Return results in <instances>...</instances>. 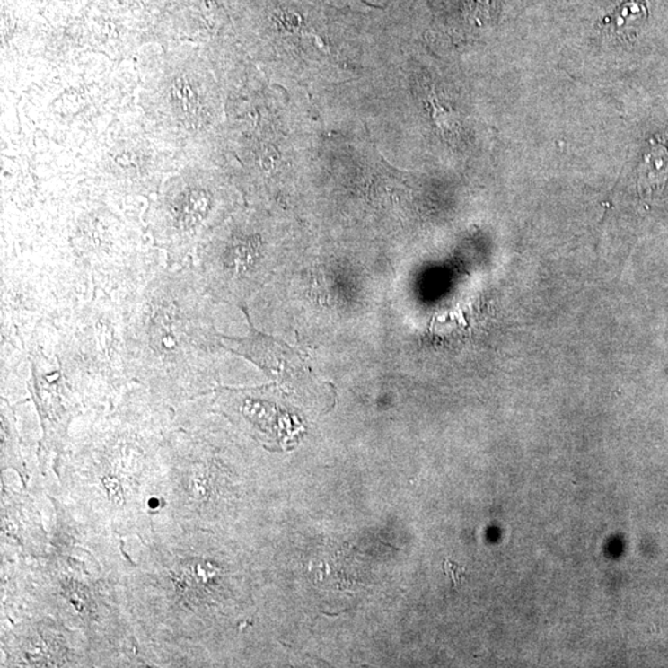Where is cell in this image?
<instances>
[{
  "label": "cell",
  "instance_id": "6da1fadb",
  "mask_svg": "<svg viewBox=\"0 0 668 668\" xmlns=\"http://www.w3.org/2000/svg\"><path fill=\"white\" fill-rule=\"evenodd\" d=\"M208 294L191 263L157 268L126 311L129 379L172 401L192 398L215 384V358L225 349L212 319Z\"/></svg>",
  "mask_w": 668,
  "mask_h": 668
},
{
  "label": "cell",
  "instance_id": "7a4b0ae2",
  "mask_svg": "<svg viewBox=\"0 0 668 668\" xmlns=\"http://www.w3.org/2000/svg\"><path fill=\"white\" fill-rule=\"evenodd\" d=\"M126 311L110 297H97L62 314L56 356L71 386L118 384L127 372Z\"/></svg>",
  "mask_w": 668,
  "mask_h": 668
},
{
  "label": "cell",
  "instance_id": "3957f363",
  "mask_svg": "<svg viewBox=\"0 0 668 668\" xmlns=\"http://www.w3.org/2000/svg\"><path fill=\"white\" fill-rule=\"evenodd\" d=\"M219 192L205 172L182 170L163 186L147 215L156 247L167 268H179L207 239L218 217Z\"/></svg>",
  "mask_w": 668,
  "mask_h": 668
},
{
  "label": "cell",
  "instance_id": "277c9868",
  "mask_svg": "<svg viewBox=\"0 0 668 668\" xmlns=\"http://www.w3.org/2000/svg\"><path fill=\"white\" fill-rule=\"evenodd\" d=\"M2 332L19 334L38 326L51 314L48 287L26 267L3 268ZM14 334V337H15ZM6 337V338H8Z\"/></svg>",
  "mask_w": 668,
  "mask_h": 668
},
{
  "label": "cell",
  "instance_id": "5b68a950",
  "mask_svg": "<svg viewBox=\"0 0 668 668\" xmlns=\"http://www.w3.org/2000/svg\"><path fill=\"white\" fill-rule=\"evenodd\" d=\"M242 311L248 321L249 332L244 337H231L221 333L223 348L253 363L277 382H285L293 378L296 373H301L303 360L300 353L277 337L259 330L250 319L249 310Z\"/></svg>",
  "mask_w": 668,
  "mask_h": 668
},
{
  "label": "cell",
  "instance_id": "8992f818",
  "mask_svg": "<svg viewBox=\"0 0 668 668\" xmlns=\"http://www.w3.org/2000/svg\"><path fill=\"white\" fill-rule=\"evenodd\" d=\"M483 8H489L490 0H477Z\"/></svg>",
  "mask_w": 668,
  "mask_h": 668
}]
</instances>
